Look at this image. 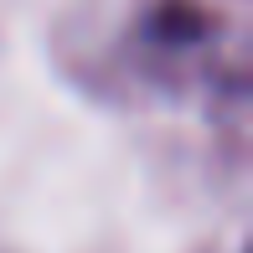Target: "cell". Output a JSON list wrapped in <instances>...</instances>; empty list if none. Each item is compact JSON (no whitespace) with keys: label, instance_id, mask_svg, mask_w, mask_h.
<instances>
[]
</instances>
